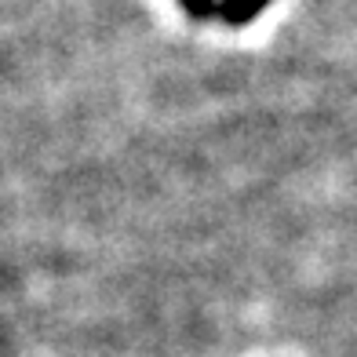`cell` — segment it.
Segmentation results:
<instances>
[{
	"label": "cell",
	"instance_id": "6da1fadb",
	"mask_svg": "<svg viewBox=\"0 0 357 357\" xmlns=\"http://www.w3.org/2000/svg\"><path fill=\"white\" fill-rule=\"evenodd\" d=\"M273 0H219V19L230 26H248L255 15H263Z\"/></svg>",
	"mask_w": 357,
	"mask_h": 357
},
{
	"label": "cell",
	"instance_id": "7a4b0ae2",
	"mask_svg": "<svg viewBox=\"0 0 357 357\" xmlns=\"http://www.w3.org/2000/svg\"><path fill=\"white\" fill-rule=\"evenodd\" d=\"M190 19H208V15H219V0H178Z\"/></svg>",
	"mask_w": 357,
	"mask_h": 357
}]
</instances>
